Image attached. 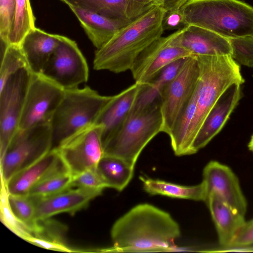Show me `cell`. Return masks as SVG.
I'll return each instance as SVG.
<instances>
[{
	"label": "cell",
	"mask_w": 253,
	"mask_h": 253,
	"mask_svg": "<svg viewBox=\"0 0 253 253\" xmlns=\"http://www.w3.org/2000/svg\"><path fill=\"white\" fill-rule=\"evenodd\" d=\"M72 175L67 169L43 179L30 190L28 195L35 198L49 196L72 188Z\"/></svg>",
	"instance_id": "f1b7e54d"
},
{
	"label": "cell",
	"mask_w": 253,
	"mask_h": 253,
	"mask_svg": "<svg viewBox=\"0 0 253 253\" xmlns=\"http://www.w3.org/2000/svg\"><path fill=\"white\" fill-rule=\"evenodd\" d=\"M162 123L161 99L144 109L131 111L119 129L103 141L104 155L121 158L135 167L143 149L162 132Z\"/></svg>",
	"instance_id": "8992f818"
},
{
	"label": "cell",
	"mask_w": 253,
	"mask_h": 253,
	"mask_svg": "<svg viewBox=\"0 0 253 253\" xmlns=\"http://www.w3.org/2000/svg\"><path fill=\"white\" fill-rule=\"evenodd\" d=\"M144 85L135 83L119 93L113 95L102 109L95 123L103 127L102 143L124 123L132 111Z\"/></svg>",
	"instance_id": "ac0fdd59"
},
{
	"label": "cell",
	"mask_w": 253,
	"mask_h": 253,
	"mask_svg": "<svg viewBox=\"0 0 253 253\" xmlns=\"http://www.w3.org/2000/svg\"><path fill=\"white\" fill-rule=\"evenodd\" d=\"M67 227L50 218L37 220L33 237L26 241L47 250L75 252L67 244Z\"/></svg>",
	"instance_id": "603a6c76"
},
{
	"label": "cell",
	"mask_w": 253,
	"mask_h": 253,
	"mask_svg": "<svg viewBox=\"0 0 253 253\" xmlns=\"http://www.w3.org/2000/svg\"><path fill=\"white\" fill-rule=\"evenodd\" d=\"M35 22L30 0H16L15 16L8 36V44L20 45L26 35L36 27Z\"/></svg>",
	"instance_id": "83f0119b"
},
{
	"label": "cell",
	"mask_w": 253,
	"mask_h": 253,
	"mask_svg": "<svg viewBox=\"0 0 253 253\" xmlns=\"http://www.w3.org/2000/svg\"><path fill=\"white\" fill-rule=\"evenodd\" d=\"M253 244V219L246 222L236 236L232 246H247Z\"/></svg>",
	"instance_id": "d590c367"
},
{
	"label": "cell",
	"mask_w": 253,
	"mask_h": 253,
	"mask_svg": "<svg viewBox=\"0 0 253 253\" xmlns=\"http://www.w3.org/2000/svg\"><path fill=\"white\" fill-rule=\"evenodd\" d=\"M67 169L55 149L20 170L5 183L9 194L28 195L31 189L45 178Z\"/></svg>",
	"instance_id": "e0dca14e"
},
{
	"label": "cell",
	"mask_w": 253,
	"mask_h": 253,
	"mask_svg": "<svg viewBox=\"0 0 253 253\" xmlns=\"http://www.w3.org/2000/svg\"><path fill=\"white\" fill-rule=\"evenodd\" d=\"M51 149L50 124L18 128L0 158L1 181L6 183L16 173Z\"/></svg>",
	"instance_id": "52a82bcc"
},
{
	"label": "cell",
	"mask_w": 253,
	"mask_h": 253,
	"mask_svg": "<svg viewBox=\"0 0 253 253\" xmlns=\"http://www.w3.org/2000/svg\"><path fill=\"white\" fill-rule=\"evenodd\" d=\"M129 5V16L133 20L156 5L153 0H128Z\"/></svg>",
	"instance_id": "74e56055"
},
{
	"label": "cell",
	"mask_w": 253,
	"mask_h": 253,
	"mask_svg": "<svg viewBox=\"0 0 253 253\" xmlns=\"http://www.w3.org/2000/svg\"><path fill=\"white\" fill-rule=\"evenodd\" d=\"M8 202L14 216L30 227L34 233L36 227L35 203L29 195L19 196L8 194Z\"/></svg>",
	"instance_id": "1f68e13d"
},
{
	"label": "cell",
	"mask_w": 253,
	"mask_h": 253,
	"mask_svg": "<svg viewBox=\"0 0 253 253\" xmlns=\"http://www.w3.org/2000/svg\"><path fill=\"white\" fill-rule=\"evenodd\" d=\"M60 36L48 33L36 27L26 35L20 46L32 74L42 73L58 44Z\"/></svg>",
	"instance_id": "ffe728a7"
},
{
	"label": "cell",
	"mask_w": 253,
	"mask_h": 253,
	"mask_svg": "<svg viewBox=\"0 0 253 253\" xmlns=\"http://www.w3.org/2000/svg\"><path fill=\"white\" fill-rule=\"evenodd\" d=\"M185 26L183 15L180 9L166 13L163 21V28L164 31H176Z\"/></svg>",
	"instance_id": "8d00e7d4"
},
{
	"label": "cell",
	"mask_w": 253,
	"mask_h": 253,
	"mask_svg": "<svg viewBox=\"0 0 253 253\" xmlns=\"http://www.w3.org/2000/svg\"><path fill=\"white\" fill-rule=\"evenodd\" d=\"M248 147L249 149L253 153V135L251 138Z\"/></svg>",
	"instance_id": "ab89813d"
},
{
	"label": "cell",
	"mask_w": 253,
	"mask_h": 253,
	"mask_svg": "<svg viewBox=\"0 0 253 253\" xmlns=\"http://www.w3.org/2000/svg\"><path fill=\"white\" fill-rule=\"evenodd\" d=\"M102 192L96 189L77 187L45 197H32L35 203V220L45 219L63 212L74 214L86 208Z\"/></svg>",
	"instance_id": "9a60e30c"
},
{
	"label": "cell",
	"mask_w": 253,
	"mask_h": 253,
	"mask_svg": "<svg viewBox=\"0 0 253 253\" xmlns=\"http://www.w3.org/2000/svg\"><path fill=\"white\" fill-rule=\"evenodd\" d=\"M196 56L199 68L197 104L188 134L191 154L194 138L218 98L232 84L244 83L239 64L231 55Z\"/></svg>",
	"instance_id": "277c9868"
},
{
	"label": "cell",
	"mask_w": 253,
	"mask_h": 253,
	"mask_svg": "<svg viewBox=\"0 0 253 253\" xmlns=\"http://www.w3.org/2000/svg\"><path fill=\"white\" fill-rule=\"evenodd\" d=\"M215 224L221 248L231 247L238 233L246 223L245 216L233 209L214 193L205 202Z\"/></svg>",
	"instance_id": "7402d4cb"
},
{
	"label": "cell",
	"mask_w": 253,
	"mask_h": 253,
	"mask_svg": "<svg viewBox=\"0 0 253 253\" xmlns=\"http://www.w3.org/2000/svg\"><path fill=\"white\" fill-rule=\"evenodd\" d=\"M8 193L5 184L1 181L0 220L14 233L26 241L33 237V231L13 214L8 204Z\"/></svg>",
	"instance_id": "4dcf8cb0"
},
{
	"label": "cell",
	"mask_w": 253,
	"mask_h": 253,
	"mask_svg": "<svg viewBox=\"0 0 253 253\" xmlns=\"http://www.w3.org/2000/svg\"><path fill=\"white\" fill-rule=\"evenodd\" d=\"M187 58L178 59L168 65L148 84L144 85L137 96L131 111L144 109L161 99L163 90L177 75Z\"/></svg>",
	"instance_id": "cb8c5ba5"
},
{
	"label": "cell",
	"mask_w": 253,
	"mask_h": 253,
	"mask_svg": "<svg viewBox=\"0 0 253 253\" xmlns=\"http://www.w3.org/2000/svg\"><path fill=\"white\" fill-rule=\"evenodd\" d=\"M180 235L178 224L167 212L149 204L137 205L113 224L111 252L172 251Z\"/></svg>",
	"instance_id": "6da1fadb"
},
{
	"label": "cell",
	"mask_w": 253,
	"mask_h": 253,
	"mask_svg": "<svg viewBox=\"0 0 253 253\" xmlns=\"http://www.w3.org/2000/svg\"><path fill=\"white\" fill-rule=\"evenodd\" d=\"M68 5L84 8L103 16L125 21L129 16L128 0H61Z\"/></svg>",
	"instance_id": "4316f807"
},
{
	"label": "cell",
	"mask_w": 253,
	"mask_h": 253,
	"mask_svg": "<svg viewBox=\"0 0 253 253\" xmlns=\"http://www.w3.org/2000/svg\"><path fill=\"white\" fill-rule=\"evenodd\" d=\"M166 13L155 5L122 27L105 45L96 49L94 69L115 73L130 70L139 54L162 36Z\"/></svg>",
	"instance_id": "7a4b0ae2"
},
{
	"label": "cell",
	"mask_w": 253,
	"mask_h": 253,
	"mask_svg": "<svg viewBox=\"0 0 253 253\" xmlns=\"http://www.w3.org/2000/svg\"><path fill=\"white\" fill-rule=\"evenodd\" d=\"M103 130L102 126L92 125L67 138L54 148L73 176L97 167L104 156Z\"/></svg>",
	"instance_id": "9c48e42d"
},
{
	"label": "cell",
	"mask_w": 253,
	"mask_h": 253,
	"mask_svg": "<svg viewBox=\"0 0 253 253\" xmlns=\"http://www.w3.org/2000/svg\"><path fill=\"white\" fill-rule=\"evenodd\" d=\"M241 84L230 85L210 110L194 138L192 154L206 146L222 128L241 98Z\"/></svg>",
	"instance_id": "2e32d148"
},
{
	"label": "cell",
	"mask_w": 253,
	"mask_h": 253,
	"mask_svg": "<svg viewBox=\"0 0 253 253\" xmlns=\"http://www.w3.org/2000/svg\"><path fill=\"white\" fill-rule=\"evenodd\" d=\"M199 76L197 56L187 58L181 69L165 87L161 96L162 132L170 134L196 87Z\"/></svg>",
	"instance_id": "7c38bea8"
},
{
	"label": "cell",
	"mask_w": 253,
	"mask_h": 253,
	"mask_svg": "<svg viewBox=\"0 0 253 253\" xmlns=\"http://www.w3.org/2000/svg\"><path fill=\"white\" fill-rule=\"evenodd\" d=\"M23 68H28V66L20 45L8 44L1 53L0 88L11 76Z\"/></svg>",
	"instance_id": "f546056e"
},
{
	"label": "cell",
	"mask_w": 253,
	"mask_h": 253,
	"mask_svg": "<svg viewBox=\"0 0 253 253\" xmlns=\"http://www.w3.org/2000/svg\"><path fill=\"white\" fill-rule=\"evenodd\" d=\"M182 46L194 55H231L229 39L215 32L194 25L182 28L180 35Z\"/></svg>",
	"instance_id": "d6986e66"
},
{
	"label": "cell",
	"mask_w": 253,
	"mask_h": 253,
	"mask_svg": "<svg viewBox=\"0 0 253 253\" xmlns=\"http://www.w3.org/2000/svg\"><path fill=\"white\" fill-rule=\"evenodd\" d=\"M31 74L28 68H23L11 76L0 88V158L19 128Z\"/></svg>",
	"instance_id": "4fadbf2b"
},
{
	"label": "cell",
	"mask_w": 253,
	"mask_h": 253,
	"mask_svg": "<svg viewBox=\"0 0 253 253\" xmlns=\"http://www.w3.org/2000/svg\"><path fill=\"white\" fill-rule=\"evenodd\" d=\"M16 10V0H0V37L1 42L8 45Z\"/></svg>",
	"instance_id": "e575fe53"
},
{
	"label": "cell",
	"mask_w": 253,
	"mask_h": 253,
	"mask_svg": "<svg viewBox=\"0 0 253 253\" xmlns=\"http://www.w3.org/2000/svg\"><path fill=\"white\" fill-rule=\"evenodd\" d=\"M228 39L232 58L238 64L253 68V34Z\"/></svg>",
	"instance_id": "d6a6232c"
},
{
	"label": "cell",
	"mask_w": 253,
	"mask_h": 253,
	"mask_svg": "<svg viewBox=\"0 0 253 253\" xmlns=\"http://www.w3.org/2000/svg\"><path fill=\"white\" fill-rule=\"evenodd\" d=\"M65 90L42 74H31L19 128L50 124Z\"/></svg>",
	"instance_id": "30bf717a"
},
{
	"label": "cell",
	"mask_w": 253,
	"mask_h": 253,
	"mask_svg": "<svg viewBox=\"0 0 253 253\" xmlns=\"http://www.w3.org/2000/svg\"><path fill=\"white\" fill-rule=\"evenodd\" d=\"M139 178L144 190L152 195H160L172 198L204 202L207 200L206 190L202 182L194 186H184L144 176H140Z\"/></svg>",
	"instance_id": "d4e9b609"
},
{
	"label": "cell",
	"mask_w": 253,
	"mask_h": 253,
	"mask_svg": "<svg viewBox=\"0 0 253 253\" xmlns=\"http://www.w3.org/2000/svg\"><path fill=\"white\" fill-rule=\"evenodd\" d=\"M96 168L107 187L121 191L133 177L134 167L121 158L104 155Z\"/></svg>",
	"instance_id": "484cf974"
},
{
	"label": "cell",
	"mask_w": 253,
	"mask_h": 253,
	"mask_svg": "<svg viewBox=\"0 0 253 253\" xmlns=\"http://www.w3.org/2000/svg\"><path fill=\"white\" fill-rule=\"evenodd\" d=\"M68 6L96 49L102 47L122 27L131 21L114 19L75 5Z\"/></svg>",
	"instance_id": "44dd1931"
},
{
	"label": "cell",
	"mask_w": 253,
	"mask_h": 253,
	"mask_svg": "<svg viewBox=\"0 0 253 253\" xmlns=\"http://www.w3.org/2000/svg\"><path fill=\"white\" fill-rule=\"evenodd\" d=\"M188 0H157L156 5L166 12L179 9Z\"/></svg>",
	"instance_id": "f35d334b"
},
{
	"label": "cell",
	"mask_w": 253,
	"mask_h": 253,
	"mask_svg": "<svg viewBox=\"0 0 253 253\" xmlns=\"http://www.w3.org/2000/svg\"><path fill=\"white\" fill-rule=\"evenodd\" d=\"M203 176L207 198L210 194L214 193L233 209L245 215L247 201L239 180L230 168L211 161L205 167Z\"/></svg>",
	"instance_id": "5bb4252c"
},
{
	"label": "cell",
	"mask_w": 253,
	"mask_h": 253,
	"mask_svg": "<svg viewBox=\"0 0 253 253\" xmlns=\"http://www.w3.org/2000/svg\"><path fill=\"white\" fill-rule=\"evenodd\" d=\"M112 96L100 95L88 86L65 90L50 123L52 149L73 134L95 124Z\"/></svg>",
	"instance_id": "5b68a950"
},
{
	"label": "cell",
	"mask_w": 253,
	"mask_h": 253,
	"mask_svg": "<svg viewBox=\"0 0 253 253\" xmlns=\"http://www.w3.org/2000/svg\"><path fill=\"white\" fill-rule=\"evenodd\" d=\"M41 74L65 90L86 83L89 71L76 42L61 35L58 44Z\"/></svg>",
	"instance_id": "ba28073f"
},
{
	"label": "cell",
	"mask_w": 253,
	"mask_h": 253,
	"mask_svg": "<svg viewBox=\"0 0 253 253\" xmlns=\"http://www.w3.org/2000/svg\"><path fill=\"white\" fill-rule=\"evenodd\" d=\"M184 25L227 39L253 34V7L240 0H188L180 8Z\"/></svg>",
	"instance_id": "3957f363"
},
{
	"label": "cell",
	"mask_w": 253,
	"mask_h": 253,
	"mask_svg": "<svg viewBox=\"0 0 253 253\" xmlns=\"http://www.w3.org/2000/svg\"><path fill=\"white\" fill-rule=\"evenodd\" d=\"M182 30L162 36L139 54L130 70L135 83L148 84L168 65L181 58L195 56L181 44Z\"/></svg>",
	"instance_id": "8fae6325"
},
{
	"label": "cell",
	"mask_w": 253,
	"mask_h": 253,
	"mask_svg": "<svg viewBox=\"0 0 253 253\" xmlns=\"http://www.w3.org/2000/svg\"><path fill=\"white\" fill-rule=\"evenodd\" d=\"M71 186L72 188L93 189L102 191L107 188L96 167L89 169L73 176Z\"/></svg>",
	"instance_id": "836d02e7"
},
{
	"label": "cell",
	"mask_w": 253,
	"mask_h": 253,
	"mask_svg": "<svg viewBox=\"0 0 253 253\" xmlns=\"http://www.w3.org/2000/svg\"><path fill=\"white\" fill-rule=\"evenodd\" d=\"M154 0V1L155 2V4H156V1H157V0Z\"/></svg>",
	"instance_id": "60d3db41"
}]
</instances>
